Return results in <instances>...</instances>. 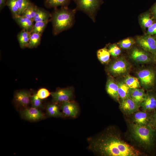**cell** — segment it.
Instances as JSON below:
<instances>
[{
    "instance_id": "cell-41",
    "label": "cell",
    "mask_w": 156,
    "mask_h": 156,
    "mask_svg": "<svg viewBox=\"0 0 156 156\" xmlns=\"http://www.w3.org/2000/svg\"><path fill=\"white\" fill-rule=\"evenodd\" d=\"M154 38H155L156 39V35L154 37Z\"/></svg>"
},
{
    "instance_id": "cell-40",
    "label": "cell",
    "mask_w": 156,
    "mask_h": 156,
    "mask_svg": "<svg viewBox=\"0 0 156 156\" xmlns=\"http://www.w3.org/2000/svg\"><path fill=\"white\" fill-rule=\"evenodd\" d=\"M155 61L156 62V53H155Z\"/></svg>"
},
{
    "instance_id": "cell-25",
    "label": "cell",
    "mask_w": 156,
    "mask_h": 156,
    "mask_svg": "<svg viewBox=\"0 0 156 156\" xmlns=\"http://www.w3.org/2000/svg\"><path fill=\"white\" fill-rule=\"evenodd\" d=\"M46 110L47 114L51 117L64 116L63 113L60 111L58 106L55 104H48L47 106Z\"/></svg>"
},
{
    "instance_id": "cell-20",
    "label": "cell",
    "mask_w": 156,
    "mask_h": 156,
    "mask_svg": "<svg viewBox=\"0 0 156 156\" xmlns=\"http://www.w3.org/2000/svg\"><path fill=\"white\" fill-rule=\"evenodd\" d=\"M31 34V32L23 29H22L18 34L17 39L21 48L27 47Z\"/></svg>"
},
{
    "instance_id": "cell-27",
    "label": "cell",
    "mask_w": 156,
    "mask_h": 156,
    "mask_svg": "<svg viewBox=\"0 0 156 156\" xmlns=\"http://www.w3.org/2000/svg\"><path fill=\"white\" fill-rule=\"evenodd\" d=\"M38 7L31 3L21 15L28 18L34 21V18L36 13Z\"/></svg>"
},
{
    "instance_id": "cell-3",
    "label": "cell",
    "mask_w": 156,
    "mask_h": 156,
    "mask_svg": "<svg viewBox=\"0 0 156 156\" xmlns=\"http://www.w3.org/2000/svg\"><path fill=\"white\" fill-rule=\"evenodd\" d=\"M129 129L131 136L142 147L151 151L156 146V129L149 125L140 126L131 123Z\"/></svg>"
},
{
    "instance_id": "cell-5",
    "label": "cell",
    "mask_w": 156,
    "mask_h": 156,
    "mask_svg": "<svg viewBox=\"0 0 156 156\" xmlns=\"http://www.w3.org/2000/svg\"><path fill=\"white\" fill-rule=\"evenodd\" d=\"M131 66L125 58H118L111 62L108 65L107 70L111 76L118 77L127 75L130 71Z\"/></svg>"
},
{
    "instance_id": "cell-19",
    "label": "cell",
    "mask_w": 156,
    "mask_h": 156,
    "mask_svg": "<svg viewBox=\"0 0 156 156\" xmlns=\"http://www.w3.org/2000/svg\"><path fill=\"white\" fill-rule=\"evenodd\" d=\"M72 0H44V6L48 8L68 7Z\"/></svg>"
},
{
    "instance_id": "cell-39",
    "label": "cell",
    "mask_w": 156,
    "mask_h": 156,
    "mask_svg": "<svg viewBox=\"0 0 156 156\" xmlns=\"http://www.w3.org/2000/svg\"><path fill=\"white\" fill-rule=\"evenodd\" d=\"M152 10L154 16L156 18V3L153 7Z\"/></svg>"
},
{
    "instance_id": "cell-24",
    "label": "cell",
    "mask_w": 156,
    "mask_h": 156,
    "mask_svg": "<svg viewBox=\"0 0 156 156\" xmlns=\"http://www.w3.org/2000/svg\"><path fill=\"white\" fill-rule=\"evenodd\" d=\"M123 81L131 89L139 88L141 86L138 78L130 75H127Z\"/></svg>"
},
{
    "instance_id": "cell-29",
    "label": "cell",
    "mask_w": 156,
    "mask_h": 156,
    "mask_svg": "<svg viewBox=\"0 0 156 156\" xmlns=\"http://www.w3.org/2000/svg\"><path fill=\"white\" fill-rule=\"evenodd\" d=\"M6 5L10 10L13 18L18 15V6L17 0H8Z\"/></svg>"
},
{
    "instance_id": "cell-38",
    "label": "cell",
    "mask_w": 156,
    "mask_h": 156,
    "mask_svg": "<svg viewBox=\"0 0 156 156\" xmlns=\"http://www.w3.org/2000/svg\"><path fill=\"white\" fill-rule=\"evenodd\" d=\"M8 0H0V10L2 9L6 5Z\"/></svg>"
},
{
    "instance_id": "cell-1",
    "label": "cell",
    "mask_w": 156,
    "mask_h": 156,
    "mask_svg": "<svg viewBox=\"0 0 156 156\" xmlns=\"http://www.w3.org/2000/svg\"><path fill=\"white\" fill-rule=\"evenodd\" d=\"M89 149L103 156H138L142 153L111 130L88 139Z\"/></svg>"
},
{
    "instance_id": "cell-16",
    "label": "cell",
    "mask_w": 156,
    "mask_h": 156,
    "mask_svg": "<svg viewBox=\"0 0 156 156\" xmlns=\"http://www.w3.org/2000/svg\"><path fill=\"white\" fill-rule=\"evenodd\" d=\"M31 95L29 92L25 90L20 91L14 95V99L18 105L25 107L30 102Z\"/></svg>"
},
{
    "instance_id": "cell-35",
    "label": "cell",
    "mask_w": 156,
    "mask_h": 156,
    "mask_svg": "<svg viewBox=\"0 0 156 156\" xmlns=\"http://www.w3.org/2000/svg\"><path fill=\"white\" fill-rule=\"evenodd\" d=\"M50 93L48 90L45 88L40 89L36 93L37 96L41 99L48 97L50 95Z\"/></svg>"
},
{
    "instance_id": "cell-6",
    "label": "cell",
    "mask_w": 156,
    "mask_h": 156,
    "mask_svg": "<svg viewBox=\"0 0 156 156\" xmlns=\"http://www.w3.org/2000/svg\"><path fill=\"white\" fill-rule=\"evenodd\" d=\"M136 75L141 85L144 89L149 90L154 86L156 80V73L152 68H145L136 73Z\"/></svg>"
},
{
    "instance_id": "cell-12",
    "label": "cell",
    "mask_w": 156,
    "mask_h": 156,
    "mask_svg": "<svg viewBox=\"0 0 156 156\" xmlns=\"http://www.w3.org/2000/svg\"><path fill=\"white\" fill-rule=\"evenodd\" d=\"M133 114L132 123L140 126L149 125L151 112L138 110Z\"/></svg>"
},
{
    "instance_id": "cell-33",
    "label": "cell",
    "mask_w": 156,
    "mask_h": 156,
    "mask_svg": "<svg viewBox=\"0 0 156 156\" xmlns=\"http://www.w3.org/2000/svg\"><path fill=\"white\" fill-rule=\"evenodd\" d=\"M42 100L37 96L36 93L31 95L30 102L32 107L38 109L42 107Z\"/></svg>"
},
{
    "instance_id": "cell-36",
    "label": "cell",
    "mask_w": 156,
    "mask_h": 156,
    "mask_svg": "<svg viewBox=\"0 0 156 156\" xmlns=\"http://www.w3.org/2000/svg\"><path fill=\"white\" fill-rule=\"evenodd\" d=\"M149 125L156 129V109L151 112Z\"/></svg>"
},
{
    "instance_id": "cell-11",
    "label": "cell",
    "mask_w": 156,
    "mask_h": 156,
    "mask_svg": "<svg viewBox=\"0 0 156 156\" xmlns=\"http://www.w3.org/2000/svg\"><path fill=\"white\" fill-rule=\"evenodd\" d=\"M53 100L55 103L69 101L73 96V92L70 89H60L50 93Z\"/></svg>"
},
{
    "instance_id": "cell-10",
    "label": "cell",
    "mask_w": 156,
    "mask_h": 156,
    "mask_svg": "<svg viewBox=\"0 0 156 156\" xmlns=\"http://www.w3.org/2000/svg\"><path fill=\"white\" fill-rule=\"evenodd\" d=\"M140 107V106L130 97L121 100L120 103L121 110L126 115L133 114L139 110Z\"/></svg>"
},
{
    "instance_id": "cell-7",
    "label": "cell",
    "mask_w": 156,
    "mask_h": 156,
    "mask_svg": "<svg viewBox=\"0 0 156 156\" xmlns=\"http://www.w3.org/2000/svg\"><path fill=\"white\" fill-rule=\"evenodd\" d=\"M137 42L144 50L155 55L156 53V39L151 35L138 36Z\"/></svg>"
},
{
    "instance_id": "cell-32",
    "label": "cell",
    "mask_w": 156,
    "mask_h": 156,
    "mask_svg": "<svg viewBox=\"0 0 156 156\" xmlns=\"http://www.w3.org/2000/svg\"><path fill=\"white\" fill-rule=\"evenodd\" d=\"M18 6V15H21L31 3L29 0H17Z\"/></svg>"
},
{
    "instance_id": "cell-13",
    "label": "cell",
    "mask_w": 156,
    "mask_h": 156,
    "mask_svg": "<svg viewBox=\"0 0 156 156\" xmlns=\"http://www.w3.org/2000/svg\"><path fill=\"white\" fill-rule=\"evenodd\" d=\"M106 89L107 93L120 104V101L118 92V84L111 76H109L107 79Z\"/></svg>"
},
{
    "instance_id": "cell-4",
    "label": "cell",
    "mask_w": 156,
    "mask_h": 156,
    "mask_svg": "<svg viewBox=\"0 0 156 156\" xmlns=\"http://www.w3.org/2000/svg\"><path fill=\"white\" fill-rule=\"evenodd\" d=\"M76 5L77 11H81L86 14L94 22L97 11L103 0H72Z\"/></svg>"
},
{
    "instance_id": "cell-21",
    "label": "cell",
    "mask_w": 156,
    "mask_h": 156,
    "mask_svg": "<svg viewBox=\"0 0 156 156\" xmlns=\"http://www.w3.org/2000/svg\"><path fill=\"white\" fill-rule=\"evenodd\" d=\"M118 86V92L120 99L121 100L130 97L131 88L124 81L117 82Z\"/></svg>"
},
{
    "instance_id": "cell-22",
    "label": "cell",
    "mask_w": 156,
    "mask_h": 156,
    "mask_svg": "<svg viewBox=\"0 0 156 156\" xmlns=\"http://www.w3.org/2000/svg\"><path fill=\"white\" fill-rule=\"evenodd\" d=\"M51 14L43 8L38 7L36 14L34 18L35 22L50 20Z\"/></svg>"
},
{
    "instance_id": "cell-15",
    "label": "cell",
    "mask_w": 156,
    "mask_h": 156,
    "mask_svg": "<svg viewBox=\"0 0 156 156\" xmlns=\"http://www.w3.org/2000/svg\"><path fill=\"white\" fill-rule=\"evenodd\" d=\"M61 109L64 115L66 116L75 118L78 113L77 106L74 102L67 101L62 102Z\"/></svg>"
},
{
    "instance_id": "cell-17",
    "label": "cell",
    "mask_w": 156,
    "mask_h": 156,
    "mask_svg": "<svg viewBox=\"0 0 156 156\" xmlns=\"http://www.w3.org/2000/svg\"><path fill=\"white\" fill-rule=\"evenodd\" d=\"M13 18L22 29L31 32L34 24L33 21L22 15H18Z\"/></svg>"
},
{
    "instance_id": "cell-2",
    "label": "cell",
    "mask_w": 156,
    "mask_h": 156,
    "mask_svg": "<svg viewBox=\"0 0 156 156\" xmlns=\"http://www.w3.org/2000/svg\"><path fill=\"white\" fill-rule=\"evenodd\" d=\"M77 11L75 8L71 9L68 7L54 8L51 14V18L54 35H57L73 26L75 22V16Z\"/></svg>"
},
{
    "instance_id": "cell-14",
    "label": "cell",
    "mask_w": 156,
    "mask_h": 156,
    "mask_svg": "<svg viewBox=\"0 0 156 156\" xmlns=\"http://www.w3.org/2000/svg\"><path fill=\"white\" fill-rule=\"evenodd\" d=\"M21 114L25 119L33 121L40 120L44 116L43 114L38 108L33 107L25 109L22 111Z\"/></svg>"
},
{
    "instance_id": "cell-34",
    "label": "cell",
    "mask_w": 156,
    "mask_h": 156,
    "mask_svg": "<svg viewBox=\"0 0 156 156\" xmlns=\"http://www.w3.org/2000/svg\"><path fill=\"white\" fill-rule=\"evenodd\" d=\"M108 49L110 55L114 57L119 56L121 53V51L119 47L115 44L111 45Z\"/></svg>"
},
{
    "instance_id": "cell-8",
    "label": "cell",
    "mask_w": 156,
    "mask_h": 156,
    "mask_svg": "<svg viewBox=\"0 0 156 156\" xmlns=\"http://www.w3.org/2000/svg\"><path fill=\"white\" fill-rule=\"evenodd\" d=\"M148 52L138 48L133 49L131 52L130 58L135 62L139 64H147L152 62L153 58Z\"/></svg>"
},
{
    "instance_id": "cell-28",
    "label": "cell",
    "mask_w": 156,
    "mask_h": 156,
    "mask_svg": "<svg viewBox=\"0 0 156 156\" xmlns=\"http://www.w3.org/2000/svg\"><path fill=\"white\" fill-rule=\"evenodd\" d=\"M50 20L35 22L31 31V33H37L42 35L47 24Z\"/></svg>"
},
{
    "instance_id": "cell-37",
    "label": "cell",
    "mask_w": 156,
    "mask_h": 156,
    "mask_svg": "<svg viewBox=\"0 0 156 156\" xmlns=\"http://www.w3.org/2000/svg\"><path fill=\"white\" fill-rule=\"evenodd\" d=\"M147 34L150 35H156V23H153L148 28Z\"/></svg>"
},
{
    "instance_id": "cell-26",
    "label": "cell",
    "mask_w": 156,
    "mask_h": 156,
    "mask_svg": "<svg viewBox=\"0 0 156 156\" xmlns=\"http://www.w3.org/2000/svg\"><path fill=\"white\" fill-rule=\"evenodd\" d=\"M42 36L37 33H31L27 47L33 48L37 47L40 43Z\"/></svg>"
},
{
    "instance_id": "cell-23",
    "label": "cell",
    "mask_w": 156,
    "mask_h": 156,
    "mask_svg": "<svg viewBox=\"0 0 156 156\" xmlns=\"http://www.w3.org/2000/svg\"><path fill=\"white\" fill-rule=\"evenodd\" d=\"M97 55L99 60L102 64L108 63L110 60V54L108 49L106 47L99 50Z\"/></svg>"
},
{
    "instance_id": "cell-9",
    "label": "cell",
    "mask_w": 156,
    "mask_h": 156,
    "mask_svg": "<svg viewBox=\"0 0 156 156\" xmlns=\"http://www.w3.org/2000/svg\"><path fill=\"white\" fill-rule=\"evenodd\" d=\"M142 110L152 112L156 109V92L149 90L146 93L144 100L140 105Z\"/></svg>"
},
{
    "instance_id": "cell-30",
    "label": "cell",
    "mask_w": 156,
    "mask_h": 156,
    "mask_svg": "<svg viewBox=\"0 0 156 156\" xmlns=\"http://www.w3.org/2000/svg\"><path fill=\"white\" fill-rule=\"evenodd\" d=\"M140 21L141 25L144 29L148 28L153 23L152 19L148 14L142 15L140 18Z\"/></svg>"
},
{
    "instance_id": "cell-18",
    "label": "cell",
    "mask_w": 156,
    "mask_h": 156,
    "mask_svg": "<svg viewBox=\"0 0 156 156\" xmlns=\"http://www.w3.org/2000/svg\"><path fill=\"white\" fill-rule=\"evenodd\" d=\"M146 96V93L144 89L139 88L131 89L130 97L140 106Z\"/></svg>"
},
{
    "instance_id": "cell-31",
    "label": "cell",
    "mask_w": 156,
    "mask_h": 156,
    "mask_svg": "<svg viewBox=\"0 0 156 156\" xmlns=\"http://www.w3.org/2000/svg\"><path fill=\"white\" fill-rule=\"evenodd\" d=\"M134 40L131 38L125 39L120 41L118 44L119 47L124 49H129L135 44Z\"/></svg>"
}]
</instances>
